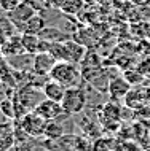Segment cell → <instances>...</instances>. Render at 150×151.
Here are the masks:
<instances>
[{
    "label": "cell",
    "mask_w": 150,
    "mask_h": 151,
    "mask_svg": "<svg viewBox=\"0 0 150 151\" xmlns=\"http://www.w3.org/2000/svg\"><path fill=\"white\" fill-rule=\"evenodd\" d=\"M50 78L61 83L64 88H75V86H80L82 70L78 68V64L59 60L50 72Z\"/></svg>",
    "instance_id": "cell-1"
},
{
    "label": "cell",
    "mask_w": 150,
    "mask_h": 151,
    "mask_svg": "<svg viewBox=\"0 0 150 151\" xmlns=\"http://www.w3.org/2000/svg\"><path fill=\"white\" fill-rule=\"evenodd\" d=\"M86 104H88L86 92H85L80 86L67 88L66 94H64V99H62V102H61L64 113L69 115V116L82 113L85 110V107H86Z\"/></svg>",
    "instance_id": "cell-2"
},
{
    "label": "cell",
    "mask_w": 150,
    "mask_h": 151,
    "mask_svg": "<svg viewBox=\"0 0 150 151\" xmlns=\"http://www.w3.org/2000/svg\"><path fill=\"white\" fill-rule=\"evenodd\" d=\"M38 11H40V6L34 2V0H24V2L19 3L14 10L8 11L7 16L16 29H22L24 24L29 21L32 16L38 14Z\"/></svg>",
    "instance_id": "cell-3"
},
{
    "label": "cell",
    "mask_w": 150,
    "mask_h": 151,
    "mask_svg": "<svg viewBox=\"0 0 150 151\" xmlns=\"http://www.w3.org/2000/svg\"><path fill=\"white\" fill-rule=\"evenodd\" d=\"M45 124H46V121L42 116H38L35 111H29L27 115L19 118V121H18V126L32 138H38V137L45 135Z\"/></svg>",
    "instance_id": "cell-4"
},
{
    "label": "cell",
    "mask_w": 150,
    "mask_h": 151,
    "mask_svg": "<svg viewBox=\"0 0 150 151\" xmlns=\"http://www.w3.org/2000/svg\"><path fill=\"white\" fill-rule=\"evenodd\" d=\"M16 99L22 105L27 111H34L35 107L45 99V94H43L42 88L37 86H22L18 89L16 92Z\"/></svg>",
    "instance_id": "cell-5"
},
{
    "label": "cell",
    "mask_w": 150,
    "mask_h": 151,
    "mask_svg": "<svg viewBox=\"0 0 150 151\" xmlns=\"http://www.w3.org/2000/svg\"><path fill=\"white\" fill-rule=\"evenodd\" d=\"M38 116H42L45 121H51V119H59L62 115H66L62 110V105L59 102L50 100V99H43L40 104L35 107L34 110Z\"/></svg>",
    "instance_id": "cell-6"
},
{
    "label": "cell",
    "mask_w": 150,
    "mask_h": 151,
    "mask_svg": "<svg viewBox=\"0 0 150 151\" xmlns=\"http://www.w3.org/2000/svg\"><path fill=\"white\" fill-rule=\"evenodd\" d=\"M56 60L50 52H38L34 56V64H32V72L40 76H50V72L56 65Z\"/></svg>",
    "instance_id": "cell-7"
},
{
    "label": "cell",
    "mask_w": 150,
    "mask_h": 151,
    "mask_svg": "<svg viewBox=\"0 0 150 151\" xmlns=\"http://www.w3.org/2000/svg\"><path fill=\"white\" fill-rule=\"evenodd\" d=\"M0 51H2L3 58H7V59L14 58V56L24 54V52H26V50H24V46H22V38H21V35L14 34V35L8 37L7 42L3 43L2 46H0Z\"/></svg>",
    "instance_id": "cell-8"
},
{
    "label": "cell",
    "mask_w": 150,
    "mask_h": 151,
    "mask_svg": "<svg viewBox=\"0 0 150 151\" xmlns=\"http://www.w3.org/2000/svg\"><path fill=\"white\" fill-rule=\"evenodd\" d=\"M131 84L126 81L125 76H115V78L110 80V83H109V89L107 92L110 94V97L113 100H121L126 97V94L131 91Z\"/></svg>",
    "instance_id": "cell-9"
},
{
    "label": "cell",
    "mask_w": 150,
    "mask_h": 151,
    "mask_svg": "<svg viewBox=\"0 0 150 151\" xmlns=\"http://www.w3.org/2000/svg\"><path fill=\"white\" fill-rule=\"evenodd\" d=\"M42 91H43V94H45V99H50V100H54V102H59L61 104L62 99H64V94H66L67 88H64L61 83L51 80L50 76H48V80L45 81Z\"/></svg>",
    "instance_id": "cell-10"
},
{
    "label": "cell",
    "mask_w": 150,
    "mask_h": 151,
    "mask_svg": "<svg viewBox=\"0 0 150 151\" xmlns=\"http://www.w3.org/2000/svg\"><path fill=\"white\" fill-rule=\"evenodd\" d=\"M14 145H16L14 124L10 121V122H7V124L0 126V151H7Z\"/></svg>",
    "instance_id": "cell-11"
},
{
    "label": "cell",
    "mask_w": 150,
    "mask_h": 151,
    "mask_svg": "<svg viewBox=\"0 0 150 151\" xmlns=\"http://www.w3.org/2000/svg\"><path fill=\"white\" fill-rule=\"evenodd\" d=\"M66 46H67L69 60H70V62L80 64L85 59V56H86V48H85L80 42L70 38V40H67V42H66Z\"/></svg>",
    "instance_id": "cell-12"
},
{
    "label": "cell",
    "mask_w": 150,
    "mask_h": 151,
    "mask_svg": "<svg viewBox=\"0 0 150 151\" xmlns=\"http://www.w3.org/2000/svg\"><path fill=\"white\" fill-rule=\"evenodd\" d=\"M45 27H46L45 18H43L42 14H35V16H32L29 21L22 26L21 32H22V34H35V35H40Z\"/></svg>",
    "instance_id": "cell-13"
},
{
    "label": "cell",
    "mask_w": 150,
    "mask_h": 151,
    "mask_svg": "<svg viewBox=\"0 0 150 151\" xmlns=\"http://www.w3.org/2000/svg\"><path fill=\"white\" fill-rule=\"evenodd\" d=\"M51 5L67 14H75L83 6V0H51Z\"/></svg>",
    "instance_id": "cell-14"
},
{
    "label": "cell",
    "mask_w": 150,
    "mask_h": 151,
    "mask_svg": "<svg viewBox=\"0 0 150 151\" xmlns=\"http://www.w3.org/2000/svg\"><path fill=\"white\" fill-rule=\"evenodd\" d=\"M62 135H66V130H64V126L59 122V119H51L46 121L45 124V137L48 140H58Z\"/></svg>",
    "instance_id": "cell-15"
},
{
    "label": "cell",
    "mask_w": 150,
    "mask_h": 151,
    "mask_svg": "<svg viewBox=\"0 0 150 151\" xmlns=\"http://www.w3.org/2000/svg\"><path fill=\"white\" fill-rule=\"evenodd\" d=\"M40 37L43 40H48V42H61V43L70 40V35L62 32V30H59V29H56V27H45L43 32L40 34Z\"/></svg>",
    "instance_id": "cell-16"
},
{
    "label": "cell",
    "mask_w": 150,
    "mask_h": 151,
    "mask_svg": "<svg viewBox=\"0 0 150 151\" xmlns=\"http://www.w3.org/2000/svg\"><path fill=\"white\" fill-rule=\"evenodd\" d=\"M14 29H16V27L13 26V24H11L10 19H7V21L0 22V46H2V45L7 42L8 37L14 35Z\"/></svg>",
    "instance_id": "cell-17"
},
{
    "label": "cell",
    "mask_w": 150,
    "mask_h": 151,
    "mask_svg": "<svg viewBox=\"0 0 150 151\" xmlns=\"http://www.w3.org/2000/svg\"><path fill=\"white\" fill-rule=\"evenodd\" d=\"M0 110H2L10 119L16 118V107H14V99H2L0 100Z\"/></svg>",
    "instance_id": "cell-18"
},
{
    "label": "cell",
    "mask_w": 150,
    "mask_h": 151,
    "mask_svg": "<svg viewBox=\"0 0 150 151\" xmlns=\"http://www.w3.org/2000/svg\"><path fill=\"white\" fill-rule=\"evenodd\" d=\"M123 76L126 78V81L131 84V86H133V84H136V83H141V81L144 80V75L137 70V68H134V70H126L123 73Z\"/></svg>",
    "instance_id": "cell-19"
},
{
    "label": "cell",
    "mask_w": 150,
    "mask_h": 151,
    "mask_svg": "<svg viewBox=\"0 0 150 151\" xmlns=\"http://www.w3.org/2000/svg\"><path fill=\"white\" fill-rule=\"evenodd\" d=\"M21 2H24V0H2V2H0V8H2V10H5L7 13H8V11L14 10V8L18 6Z\"/></svg>",
    "instance_id": "cell-20"
},
{
    "label": "cell",
    "mask_w": 150,
    "mask_h": 151,
    "mask_svg": "<svg viewBox=\"0 0 150 151\" xmlns=\"http://www.w3.org/2000/svg\"><path fill=\"white\" fill-rule=\"evenodd\" d=\"M136 68H137V70H139L141 73H142L144 76H145V75H149V73H150V58H149V59H145V60H142V62L137 65Z\"/></svg>",
    "instance_id": "cell-21"
},
{
    "label": "cell",
    "mask_w": 150,
    "mask_h": 151,
    "mask_svg": "<svg viewBox=\"0 0 150 151\" xmlns=\"http://www.w3.org/2000/svg\"><path fill=\"white\" fill-rule=\"evenodd\" d=\"M11 119H10V118H8L7 115H5V113H3L2 111V110H0V126H3V124H7V122H10Z\"/></svg>",
    "instance_id": "cell-22"
},
{
    "label": "cell",
    "mask_w": 150,
    "mask_h": 151,
    "mask_svg": "<svg viewBox=\"0 0 150 151\" xmlns=\"http://www.w3.org/2000/svg\"><path fill=\"white\" fill-rule=\"evenodd\" d=\"M5 13H7V11L0 8V22H3V21H7V19H8V16H7Z\"/></svg>",
    "instance_id": "cell-23"
},
{
    "label": "cell",
    "mask_w": 150,
    "mask_h": 151,
    "mask_svg": "<svg viewBox=\"0 0 150 151\" xmlns=\"http://www.w3.org/2000/svg\"><path fill=\"white\" fill-rule=\"evenodd\" d=\"M7 151H21V150H19V146H16V145H14V146H11L10 150H7Z\"/></svg>",
    "instance_id": "cell-24"
},
{
    "label": "cell",
    "mask_w": 150,
    "mask_h": 151,
    "mask_svg": "<svg viewBox=\"0 0 150 151\" xmlns=\"http://www.w3.org/2000/svg\"><path fill=\"white\" fill-rule=\"evenodd\" d=\"M144 3H145V6H147V8H149V10H150V0H145V2H144Z\"/></svg>",
    "instance_id": "cell-25"
},
{
    "label": "cell",
    "mask_w": 150,
    "mask_h": 151,
    "mask_svg": "<svg viewBox=\"0 0 150 151\" xmlns=\"http://www.w3.org/2000/svg\"><path fill=\"white\" fill-rule=\"evenodd\" d=\"M0 2H2V0H0Z\"/></svg>",
    "instance_id": "cell-26"
},
{
    "label": "cell",
    "mask_w": 150,
    "mask_h": 151,
    "mask_svg": "<svg viewBox=\"0 0 150 151\" xmlns=\"http://www.w3.org/2000/svg\"><path fill=\"white\" fill-rule=\"evenodd\" d=\"M0 100H2V99H0Z\"/></svg>",
    "instance_id": "cell-27"
}]
</instances>
